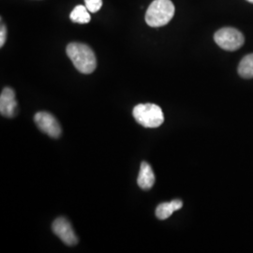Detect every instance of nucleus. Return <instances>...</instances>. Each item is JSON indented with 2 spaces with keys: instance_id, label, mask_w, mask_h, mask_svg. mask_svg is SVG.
Returning <instances> with one entry per match:
<instances>
[{
  "instance_id": "39448f33",
  "label": "nucleus",
  "mask_w": 253,
  "mask_h": 253,
  "mask_svg": "<svg viewBox=\"0 0 253 253\" xmlns=\"http://www.w3.org/2000/svg\"><path fill=\"white\" fill-rule=\"evenodd\" d=\"M34 121L41 131L52 138H58L61 135V126L56 118L50 113L39 112L34 117Z\"/></svg>"
},
{
  "instance_id": "f8f14e48",
  "label": "nucleus",
  "mask_w": 253,
  "mask_h": 253,
  "mask_svg": "<svg viewBox=\"0 0 253 253\" xmlns=\"http://www.w3.org/2000/svg\"><path fill=\"white\" fill-rule=\"evenodd\" d=\"M84 6L89 12H98L102 7V0H84Z\"/></svg>"
},
{
  "instance_id": "6e6552de",
  "label": "nucleus",
  "mask_w": 253,
  "mask_h": 253,
  "mask_svg": "<svg viewBox=\"0 0 253 253\" xmlns=\"http://www.w3.org/2000/svg\"><path fill=\"white\" fill-rule=\"evenodd\" d=\"M156 181L155 173L151 168V166L146 163L143 162L140 166V172L137 178L138 186L144 190H151L153 188L154 184Z\"/></svg>"
},
{
  "instance_id": "ddd939ff",
  "label": "nucleus",
  "mask_w": 253,
  "mask_h": 253,
  "mask_svg": "<svg viewBox=\"0 0 253 253\" xmlns=\"http://www.w3.org/2000/svg\"><path fill=\"white\" fill-rule=\"evenodd\" d=\"M7 39V28L6 26L1 24V28H0V47H3L6 42Z\"/></svg>"
},
{
  "instance_id": "1a4fd4ad",
  "label": "nucleus",
  "mask_w": 253,
  "mask_h": 253,
  "mask_svg": "<svg viewBox=\"0 0 253 253\" xmlns=\"http://www.w3.org/2000/svg\"><path fill=\"white\" fill-rule=\"evenodd\" d=\"M183 207L181 200H173L170 203H163L156 208V217L161 220L167 219L171 217L174 211L179 210Z\"/></svg>"
},
{
  "instance_id": "423d86ee",
  "label": "nucleus",
  "mask_w": 253,
  "mask_h": 253,
  "mask_svg": "<svg viewBox=\"0 0 253 253\" xmlns=\"http://www.w3.org/2000/svg\"><path fill=\"white\" fill-rule=\"evenodd\" d=\"M54 235L58 236L64 244L74 246L78 243V237L75 234L71 222L65 217L56 218L52 225Z\"/></svg>"
},
{
  "instance_id": "0eeeda50",
  "label": "nucleus",
  "mask_w": 253,
  "mask_h": 253,
  "mask_svg": "<svg viewBox=\"0 0 253 253\" xmlns=\"http://www.w3.org/2000/svg\"><path fill=\"white\" fill-rule=\"evenodd\" d=\"M18 112V103L15 92L10 87H5L0 95V113L5 118H13Z\"/></svg>"
},
{
  "instance_id": "9d476101",
  "label": "nucleus",
  "mask_w": 253,
  "mask_h": 253,
  "mask_svg": "<svg viewBox=\"0 0 253 253\" xmlns=\"http://www.w3.org/2000/svg\"><path fill=\"white\" fill-rule=\"evenodd\" d=\"M238 73L244 79L253 78V54H248L242 58L238 65Z\"/></svg>"
},
{
  "instance_id": "7ed1b4c3",
  "label": "nucleus",
  "mask_w": 253,
  "mask_h": 253,
  "mask_svg": "<svg viewBox=\"0 0 253 253\" xmlns=\"http://www.w3.org/2000/svg\"><path fill=\"white\" fill-rule=\"evenodd\" d=\"M132 115L138 124L148 128L159 127L164 122L163 110L153 103L136 105L132 111Z\"/></svg>"
},
{
  "instance_id": "f03ea898",
  "label": "nucleus",
  "mask_w": 253,
  "mask_h": 253,
  "mask_svg": "<svg viewBox=\"0 0 253 253\" xmlns=\"http://www.w3.org/2000/svg\"><path fill=\"white\" fill-rule=\"evenodd\" d=\"M174 15L171 0H154L145 12V22L151 27L166 26Z\"/></svg>"
},
{
  "instance_id": "4468645a",
  "label": "nucleus",
  "mask_w": 253,
  "mask_h": 253,
  "mask_svg": "<svg viewBox=\"0 0 253 253\" xmlns=\"http://www.w3.org/2000/svg\"><path fill=\"white\" fill-rule=\"evenodd\" d=\"M248 2H250V3H253V0H247Z\"/></svg>"
},
{
  "instance_id": "9b49d317",
  "label": "nucleus",
  "mask_w": 253,
  "mask_h": 253,
  "mask_svg": "<svg viewBox=\"0 0 253 253\" xmlns=\"http://www.w3.org/2000/svg\"><path fill=\"white\" fill-rule=\"evenodd\" d=\"M70 18L73 21V23L87 24V23L90 22L91 16L89 14V10L87 9L85 6L78 5L71 12Z\"/></svg>"
},
{
  "instance_id": "20e7f679",
  "label": "nucleus",
  "mask_w": 253,
  "mask_h": 253,
  "mask_svg": "<svg viewBox=\"0 0 253 253\" xmlns=\"http://www.w3.org/2000/svg\"><path fill=\"white\" fill-rule=\"evenodd\" d=\"M214 40L221 49L229 52L238 50L245 43L244 35L234 27L220 28L215 33Z\"/></svg>"
},
{
  "instance_id": "f257e3e1",
  "label": "nucleus",
  "mask_w": 253,
  "mask_h": 253,
  "mask_svg": "<svg viewBox=\"0 0 253 253\" xmlns=\"http://www.w3.org/2000/svg\"><path fill=\"white\" fill-rule=\"evenodd\" d=\"M66 52L78 72L90 74L96 70V55L89 46L80 42H72L67 46Z\"/></svg>"
}]
</instances>
